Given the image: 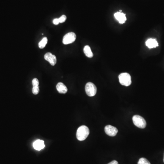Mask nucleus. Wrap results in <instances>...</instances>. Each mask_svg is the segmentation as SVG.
Returning <instances> with one entry per match:
<instances>
[{
  "instance_id": "f257e3e1",
  "label": "nucleus",
  "mask_w": 164,
  "mask_h": 164,
  "mask_svg": "<svg viewBox=\"0 0 164 164\" xmlns=\"http://www.w3.org/2000/svg\"><path fill=\"white\" fill-rule=\"evenodd\" d=\"M89 134V129L88 127L82 125L78 128L76 133V137L79 141H83L85 140Z\"/></svg>"
},
{
  "instance_id": "f03ea898",
  "label": "nucleus",
  "mask_w": 164,
  "mask_h": 164,
  "mask_svg": "<svg viewBox=\"0 0 164 164\" xmlns=\"http://www.w3.org/2000/svg\"><path fill=\"white\" fill-rule=\"evenodd\" d=\"M118 79L121 85L125 86H129L132 83L131 76L128 73H122L118 76Z\"/></svg>"
},
{
  "instance_id": "7ed1b4c3",
  "label": "nucleus",
  "mask_w": 164,
  "mask_h": 164,
  "mask_svg": "<svg viewBox=\"0 0 164 164\" xmlns=\"http://www.w3.org/2000/svg\"><path fill=\"white\" fill-rule=\"evenodd\" d=\"M133 123L139 128L144 129L146 126V122L144 118L138 115H135L132 118Z\"/></svg>"
},
{
  "instance_id": "20e7f679",
  "label": "nucleus",
  "mask_w": 164,
  "mask_h": 164,
  "mask_svg": "<svg viewBox=\"0 0 164 164\" xmlns=\"http://www.w3.org/2000/svg\"><path fill=\"white\" fill-rule=\"evenodd\" d=\"M85 89L86 94L90 97L95 96L97 90L96 86L93 83L91 82L88 83L86 85Z\"/></svg>"
},
{
  "instance_id": "39448f33",
  "label": "nucleus",
  "mask_w": 164,
  "mask_h": 164,
  "mask_svg": "<svg viewBox=\"0 0 164 164\" xmlns=\"http://www.w3.org/2000/svg\"><path fill=\"white\" fill-rule=\"evenodd\" d=\"M76 39V35L73 32L67 33L63 37V43L64 44L67 45L74 43Z\"/></svg>"
},
{
  "instance_id": "423d86ee",
  "label": "nucleus",
  "mask_w": 164,
  "mask_h": 164,
  "mask_svg": "<svg viewBox=\"0 0 164 164\" xmlns=\"http://www.w3.org/2000/svg\"><path fill=\"white\" fill-rule=\"evenodd\" d=\"M105 133L110 136H115L117 134L118 130L116 128L110 125L105 126L104 128Z\"/></svg>"
},
{
  "instance_id": "0eeeda50",
  "label": "nucleus",
  "mask_w": 164,
  "mask_h": 164,
  "mask_svg": "<svg viewBox=\"0 0 164 164\" xmlns=\"http://www.w3.org/2000/svg\"><path fill=\"white\" fill-rule=\"evenodd\" d=\"M44 59L49 62L52 66H54L56 64V57L54 55L52 54L51 53H47L45 54L44 55Z\"/></svg>"
},
{
  "instance_id": "6e6552de",
  "label": "nucleus",
  "mask_w": 164,
  "mask_h": 164,
  "mask_svg": "<svg viewBox=\"0 0 164 164\" xmlns=\"http://www.w3.org/2000/svg\"><path fill=\"white\" fill-rule=\"evenodd\" d=\"M115 18L118 21L120 24H123L126 20V15L125 14L120 12H117L114 14Z\"/></svg>"
},
{
  "instance_id": "1a4fd4ad",
  "label": "nucleus",
  "mask_w": 164,
  "mask_h": 164,
  "mask_svg": "<svg viewBox=\"0 0 164 164\" xmlns=\"http://www.w3.org/2000/svg\"><path fill=\"white\" fill-rule=\"evenodd\" d=\"M33 147L35 150L38 151H41L45 147L43 141L40 140H37L33 143Z\"/></svg>"
},
{
  "instance_id": "9d476101",
  "label": "nucleus",
  "mask_w": 164,
  "mask_h": 164,
  "mask_svg": "<svg viewBox=\"0 0 164 164\" xmlns=\"http://www.w3.org/2000/svg\"><path fill=\"white\" fill-rule=\"evenodd\" d=\"M57 90L60 93L64 94L68 91L67 87L62 83H58L56 86Z\"/></svg>"
},
{
  "instance_id": "9b49d317",
  "label": "nucleus",
  "mask_w": 164,
  "mask_h": 164,
  "mask_svg": "<svg viewBox=\"0 0 164 164\" xmlns=\"http://www.w3.org/2000/svg\"><path fill=\"white\" fill-rule=\"evenodd\" d=\"M146 45L148 47L149 49L156 48L158 46V43L155 39L150 38L147 40L146 43Z\"/></svg>"
},
{
  "instance_id": "f8f14e48",
  "label": "nucleus",
  "mask_w": 164,
  "mask_h": 164,
  "mask_svg": "<svg viewBox=\"0 0 164 164\" xmlns=\"http://www.w3.org/2000/svg\"><path fill=\"white\" fill-rule=\"evenodd\" d=\"M84 53L87 57L92 58L93 57V53H92L90 48L88 45L85 46L84 49Z\"/></svg>"
},
{
  "instance_id": "ddd939ff",
  "label": "nucleus",
  "mask_w": 164,
  "mask_h": 164,
  "mask_svg": "<svg viewBox=\"0 0 164 164\" xmlns=\"http://www.w3.org/2000/svg\"><path fill=\"white\" fill-rule=\"evenodd\" d=\"M47 43H48V38L46 37H45L39 42V44H38L39 48L41 49H43L46 46Z\"/></svg>"
},
{
  "instance_id": "4468645a",
  "label": "nucleus",
  "mask_w": 164,
  "mask_h": 164,
  "mask_svg": "<svg viewBox=\"0 0 164 164\" xmlns=\"http://www.w3.org/2000/svg\"><path fill=\"white\" fill-rule=\"evenodd\" d=\"M138 164H151L150 162L145 158H141L139 160Z\"/></svg>"
},
{
  "instance_id": "2eb2a0df",
  "label": "nucleus",
  "mask_w": 164,
  "mask_h": 164,
  "mask_svg": "<svg viewBox=\"0 0 164 164\" xmlns=\"http://www.w3.org/2000/svg\"><path fill=\"white\" fill-rule=\"evenodd\" d=\"M32 93L35 95L38 94L39 92V88L38 86L33 87L32 89Z\"/></svg>"
},
{
  "instance_id": "dca6fc26",
  "label": "nucleus",
  "mask_w": 164,
  "mask_h": 164,
  "mask_svg": "<svg viewBox=\"0 0 164 164\" xmlns=\"http://www.w3.org/2000/svg\"><path fill=\"white\" fill-rule=\"evenodd\" d=\"M32 84L33 87L38 86L39 85V81L38 79L35 78L32 81Z\"/></svg>"
},
{
  "instance_id": "f3484780",
  "label": "nucleus",
  "mask_w": 164,
  "mask_h": 164,
  "mask_svg": "<svg viewBox=\"0 0 164 164\" xmlns=\"http://www.w3.org/2000/svg\"><path fill=\"white\" fill-rule=\"evenodd\" d=\"M66 19H67V17H66L65 15H62L60 18H59L58 19H59V21L60 23H63V22H64V21L66 20Z\"/></svg>"
},
{
  "instance_id": "a211bd4d",
  "label": "nucleus",
  "mask_w": 164,
  "mask_h": 164,
  "mask_svg": "<svg viewBox=\"0 0 164 164\" xmlns=\"http://www.w3.org/2000/svg\"><path fill=\"white\" fill-rule=\"evenodd\" d=\"M59 23H60V22H59L58 18H55L53 20V24L54 25H57Z\"/></svg>"
},
{
  "instance_id": "6ab92c4d",
  "label": "nucleus",
  "mask_w": 164,
  "mask_h": 164,
  "mask_svg": "<svg viewBox=\"0 0 164 164\" xmlns=\"http://www.w3.org/2000/svg\"><path fill=\"white\" fill-rule=\"evenodd\" d=\"M108 164H118V162L116 160H113V161H111Z\"/></svg>"
},
{
  "instance_id": "aec40b11",
  "label": "nucleus",
  "mask_w": 164,
  "mask_h": 164,
  "mask_svg": "<svg viewBox=\"0 0 164 164\" xmlns=\"http://www.w3.org/2000/svg\"><path fill=\"white\" fill-rule=\"evenodd\" d=\"M163 161H164V160H163Z\"/></svg>"
}]
</instances>
